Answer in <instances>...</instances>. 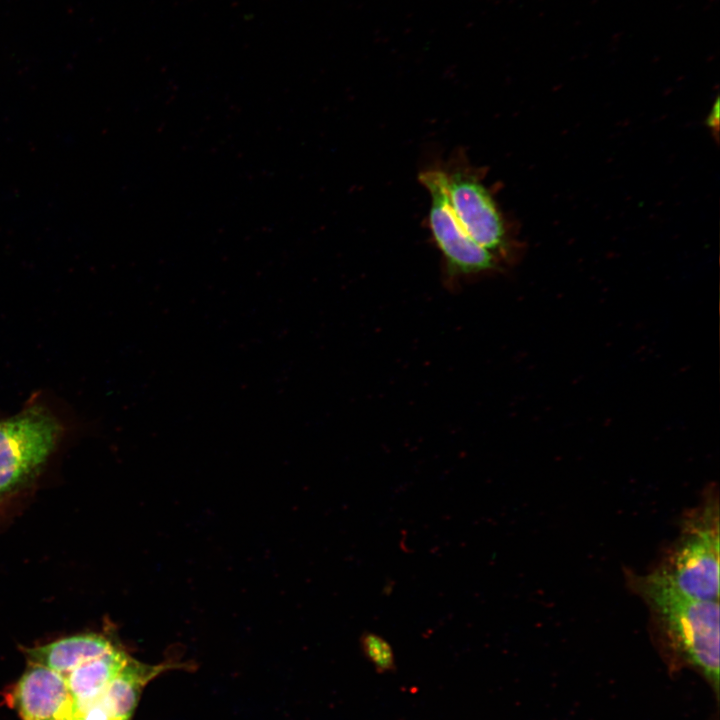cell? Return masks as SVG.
<instances>
[{
	"label": "cell",
	"mask_w": 720,
	"mask_h": 720,
	"mask_svg": "<svg viewBox=\"0 0 720 720\" xmlns=\"http://www.w3.org/2000/svg\"><path fill=\"white\" fill-rule=\"evenodd\" d=\"M627 583L649 608L657 632L674 654L719 687V600L686 596L657 577L627 574Z\"/></svg>",
	"instance_id": "1"
},
{
	"label": "cell",
	"mask_w": 720,
	"mask_h": 720,
	"mask_svg": "<svg viewBox=\"0 0 720 720\" xmlns=\"http://www.w3.org/2000/svg\"><path fill=\"white\" fill-rule=\"evenodd\" d=\"M682 594L719 600V504L717 491L683 519L680 534L651 570Z\"/></svg>",
	"instance_id": "2"
},
{
	"label": "cell",
	"mask_w": 720,
	"mask_h": 720,
	"mask_svg": "<svg viewBox=\"0 0 720 720\" xmlns=\"http://www.w3.org/2000/svg\"><path fill=\"white\" fill-rule=\"evenodd\" d=\"M419 179L430 196L429 227L443 257L447 280L455 282L497 270L498 258L474 241L456 217L446 190V172L425 170Z\"/></svg>",
	"instance_id": "3"
},
{
	"label": "cell",
	"mask_w": 720,
	"mask_h": 720,
	"mask_svg": "<svg viewBox=\"0 0 720 720\" xmlns=\"http://www.w3.org/2000/svg\"><path fill=\"white\" fill-rule=\"evenodd\" d=\"M59 434L56 420L30 408L0 422V494L13 489L42 465Z\"/></svg>",
	"instance_id": "4"
},
{
	"label": "cell",
	"mask_w": 720,
	"mask_h": 720,
	"mask_svg": "<svg viewBox=\"0 0 720 720\" xmlns=\"http://www.w3.org/2000/svg\"><path fill=\"white\" fill-rule=\"evenodd\" d=\"M451 207L469 236L498 259L508 252L504 221L485 185L471 172L446 173Z\"/></svg>",
	"instance_id": "5"
},
{
	"label": "cell",
	"mask_w": 720,
	"mask_h": 720,
	"mask_svg": "<svg viewBox=\"0 0 720 720\" xmlns=\"http://www.w3.org/2000/svg\"><path fill=\"white\" fill-rule=\"evenodd\" d=\"M5 697L22 720H69L73 706L63 675L31 663Z\"/></svg>",
	"instance_id": "6"
},
{
	"label": "cell",
	"mask_w": 720,
	"mask_h": 720,
	"mask_svg": "<svg viewBox=\"0 0 720 720\" xmlns=\"http://www.w3.org/2000/svg\"><path fill=\"white\" fill-rule=\"evenodd\" d=\"M186 665L175 661L150 665L132 657L96 700L112 720H132L147 684L166 671L183 669Z\"/></svg>",
	"instance_id": "7"
},
{
	"label": "cell",
	"mask_w": 720,
	"mask_h": 720,
	"mask_svg": "<svg viewBox=\"0 0 720 720\" xmlns=\"http://www.w3.org/2000/svg\"><path fill=\"white\" fill-rule=\"evenodd\" d=\"M117 646L119 645L102 634L89 633L26 648L24 653L29 663L42 665L64 676L81 664L106 654Z\"/></svg>",
	"instance_id": "8"
},
{
	"label": "cell",
	"mask_w": 720,
	"mask_h": 720,
	"mask_svg": "<svg viewBox=\"0 0 720 720\" xmlns=\"http://www.w3.org/2000/svg\"><path fill=\"white\" fill-rule=\"evenodd\" d=\"M132 657L117 646L110 652L76 667L64 679L75 705L93 702Z\"/></svg>",
	"instance_id": "9"
},
{
	"label": "cell",
	"mask_w": 720,
	"mask_h": 720,
	"mask_svg": "<svg viewBox=\"0 0 720 720\" xmlns=\"http://www.w3.org/2000/svg\"><path fill=\"white\" fill-rule=\"evenodd\" d=\"M361 646L370 661L378 668L389 669L394 664V656L388 642L377 634L366 632L361 637Z\"/></svg>",
	"instance_id": "10"
},
{
	"label": "cell",
	"mask_w": 720,
	"mask_h": 720,
	"mask_svg": "<svg viewBox=\"0 0 720 720\" xmlns=\"http://www.w3.org/2000/svg\"><path fill=\"white\" fill-rule=\"evenodd\" d=\"M709 128L714 129L715 131H718L719 127V99L716 98L715 103L712 106V109L707 117L706 121Z\"/></svg>",
	"instance_id": "11"
}]
</instances>
